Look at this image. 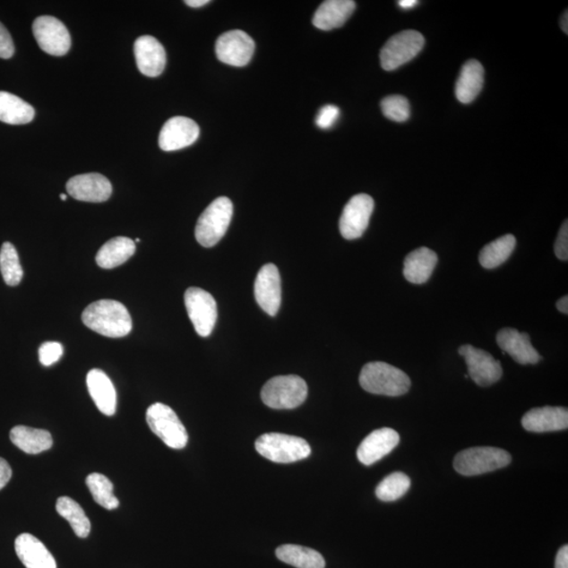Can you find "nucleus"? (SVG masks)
Segmentation results:
<instances>
[{"label":"nucleus","mask_w":568,"mask_h":568,"mask_svg":"<svg viewBox=\"0 0 568 568\" xmlns=\"http://www.w3.org/2000/svg\"><path fill=\"white\" fill-rule=\"evenodd\" d=\"M82 323L96 333L122 338L131 333L133 325L128 309L116 300H99L84 309Z\"/></svg>","instance_id":"nucleus-1"},{"label":"nucleus","mask_w":568,"mask_h":568,"mask_svg":"<svg viewBox=\"0 0 568 568\" xmlns=\"http://www.w3.org/2000/svg\"><path fill=\"white\" fill-rule=\"evenodd\" d=\"M361 388L374 395L398 397L409 391L410 379L406 373L385 362H370L362 367Z\"/></svg>","instance_id":"nucleus-2"},{"label":"nucleus","mask_w":568,"mask_h":568,"mask_svg":"<svg viewBox=\"0 0 568 568\" xmlns=\"http://www.w3.org/2000/svg\"><path fill=\"white\" fill-rule=\"evenodd\" d=\"M233 203L228 197L215 199L199 217L195 237L199 245L211 247L226 235L233 217Z\"/></svg>","instance_id":"nucleus-3"},{"label":"nucleus","mask_w":568,"mask_h":568,"mask_svg":"<svg viewBox=\"0 0 568 568\" xmlns=\"http://www.w3.org/2000/svg\"><path fill=\"white\" fill-rule=\"evenodd\" d=\"M259 455L276 463L304 460L311 455V446L305 439L280 433L264 434L256 440Z\"/></svg>","instance_id":"nucleus-4"},{"label":"nucleus","mask_w":568,"mask_h":568,"mask_svg":"<svg viewBox=\"0 0 568 568\" xmlns=\"http://www.w3.org/2000/svg\"><path fill=\"white\" fill-rule=\"evenodd\" d=\"M307 384L296 374L277 376L269 380L262 391L265 406L274 409H293L301 406L307 397Z\"/></svg>","instance_id":"nucleus-5"},{"label":"nucleus","mask_w":568,"mask_h":568,"mask_svg":"<svg viewBox=\"0 0 568 568\" xmlns=\"http://www.w3.org/2000/svg\"><path fill=\"white\" fill-rule=\"evenodd\" d=\"M512 456L504 450L492 446L471 447L459 452L454 468L463 476H478L507 467Z\"/></svg>","instance_id":"nucleus-6"},{"label":"nucleus","mask_w":568,"mask_h":568,"mask_svg":"<svg viewBox=\"0 0 568 568\" xmlns=\"http://www.w3.org/2000/svg\"><path fill=\"white\" fill-rule=\"evenodd\" d=\"M147 422L157 437L174 450L185 449L189 435L176 413L163 403H154L147 410Z\"/></svg>","instance_id":"nucleus-7"},{"label":"nucleus","mask_w":568,"mask_h":568,"mask_svg":"<svg viewBox=\"0 0 568 568\" xmlns=\"http://www.w3.org/2000/svg\"><path fill=\"white\" fill-rule=\"evenodd\" d=\"M425 38L415 30H407L392 36L380 52V62L385 71H392L410 62L425 47Z\"/></svg>","instance_id":"nucleus-8"},{"label":"nucleus","mask_w":568,"mask_h":568,"mask_svg":"<svg viewBox=\"0 0 568 568\" xmlns=\"http://www.w3.org/2000/svg\"><path fill=\"white\" fill-rule=\"evenodd\" d=\"M185 305L196 333L209 337L217 322V304L213 296L199 288H190L185 294Z\"/></svg>","instance_id":"nucleus-9"},{"label":"nucleus","mask_w":568,"mask_h":568,"mask_svg":"<svg viewBox=\"0 0 568 568\" xmlns=\"http://www.w3.org/2000/svg\"><path fill=\"white\" fill-rule=\"evenodd\" d=\"M33 34L40 49L53 56L70 51L71 35L62 22L53 16H40L33 22Z\"/></svg>","instance_id":"nucleus-10"},{"label":"nucleus","mask_w":568,"mask_h":568,"mask_svg":"<svg viewBox=\"0 0 568 568\" xmlns=\"http://www.w3.org/2000/svg\"><path fill=\"white\" fill-rule=\"evenodd\" d=\"M215 51L221 63L239 68L251 62L255 52V42L241 30H232L219 36Z\"/></svg>","instance_id":"nucleus-11"},{"label":"nucleus","mask_w":568,"mask_h":568,"mask_svg":"<svg viewBox=\"0 0 568 568\" xmlns=\"http://www.w3.org/2000/svg\"><path fill=\"white\" fill-rule=\"evenodd\" d=\"M467 362L469 376L479 386H489L498 383L503 377V370L500 361L486 350L473 346H462L458 350Z\"/></svg>","instance_id":"nucleus-12"},{"label":"nucleus","mask_w":568,"mask_h":568,"mask_svg":"<svg viewBox=\"0 0 568 568\" xmlns=\"http://www.w3.org/2000/svg\"><path fill=\"white\" fill-rule=\"evenodd\" d=\"M374 203L366 194H358L349 199L344 207L340 221V233L348 240L358 239L370 223Z\"/></svg>","instance_id":"nucleus-13"},{"label":"nucleus","mask_w":568,"mask_h":568,"mask_svg":"<svg viewBox=\"0 0 568 568\" xmlns=\"http://www.w3.org/2000/svg\"><path fill=\"white\" fill-rule=\"evenodd\" d=\"M257 304L270 316L277 315L281 306V278L273 263L263 265L258 271L254 286Z\"/></svg>","instance_id":"nucleus-14"},{"label":"nucleus","mask_w":568,"mask_h":568,"mask_svg":"<svg viewBox=\"0 0 568 568\" xmlns=\"http://www.w3.org/2000/svg\"><path fill=\"white\" fill-rule=\"evenodd\" d=\"M66 192L76 201L84 202H105L111 197L113 187L104 175L88 173L77 175L66 183Z\"/></svg>","instance_id":"nucleus-15"},{"label":"nucleus","mask_w":568,"mask_h":568,"mask_svg":"<svg viewBox=\"0 0 568 568\" xmlns=\"http://www.w3.org/2000/svg\"><path fill=\"white\" fill-rule=\"evenodd\" d=\"M199 134L201 130L194 120L184 116L173 117L162 126L159 147L166 152L185 149L196 142Z\"/></svg>","instance_id":"nucleus-16"},{"label":"nucleus","mask_w":568,"mask_h":568,"mask_svg":"<svg viewBox=\"0 0 568 568\" xmlns=\"http://www.w3.org/2000/svg\"><path fill=\"white\" fill-rule=\"evenodd\" d=\"M137 68L148 77L159 76L167 65L165 47L153 36H142L134 44Z\"/></svg>","instance_id":"nucleus-17"},{"label":"nucleus","mask_w":568,"mask_h":568,"mask_svg":"<svg viewBox=\"0 0 568 568\" xmlns=\"http://www.w3.org/2000/svg\"><path fill=\"white\" fill-rule=\"evenodd\" d=\"M399 441L400 437L392 428H379L362 441L357 451L358 460L365 465L376 463L389 455L399 444Z\"/></svg>","instance_id":"nucleus-18"},{"label":"nucleus","mask_w":568,"mask_h":568,"mask_svg":"<svg viewBox=\"0 0 568 568\" xmlns=\"http://www.w3.org/2000/svg\"><path fill=\"white\" fill-rule=\"evenodd\" d=\"M497 343L503 354L507 353L520 365H536L541 357L530 342L527 333L516 329L501 330L497 335Z\"/></svg>","instance_id":"nucleus-19"},{"label":"nucleus","mask_w":568,"mask_h":568,"mask_svg":"<svg viewBox=\"0 0 568 568\" xmlns=\"http://www.w3.org/2000/svg\"><path fill=\"white\" fill-rule=\"evenodd\" d=\"M521 422L525 430L531 433L564 431L568 426V410L558 407L537 408L529 410Z\"/></svg>","instance_id":"nucleus-20"},{"label":"nucleus","mask_w":568,"mask_h":568,"mask_svg":"<svg viewBox=\"0 0 568 568\" xmlns=\"http://www.w3.org/2000/svg\"><path fill=\"white\" fill-rule=\"evenodd\" d=\"M15 551L27 568H57L52 554L38 538L22 534L16 538Z\"/></svg>","instance_id":"nucleus-21"},{"label":"nucleus","mask_w":568,"mask_h":568,"mask_svg":"<svg viewBox=\"0 0 568 568\" xmlns=\"http://www.w3.org/2000/svg\"><path fill=\"white\" fill-rule=\"evenodd\" d=\"M87 385L95 406L102 414L113 416L116 413L117 395L111 379L106 373L94 368L87 376Z\"/></svg>","instance_id":"nucleus-22"},{"label":"nucleus","mask_w":568,"mask_h":568,"mask_svg":"<svg viewBox=\"0 0 568 568\" xmlns=\"http://www.w3.org/2000/svg\"><path fill=\"white\" fill-rule=\"evenodd\" d=\"M356 9L353 0H326L313 17V25L323 31L340 28Z\"/></svg>","instance_id":"nucleus-23"},{"label":"nucleus","mask_w":568,"mask_h":568,"mask_svg":"<svg viewBox=\"0 0 568 568\" xmlns=\"http://www.w3.org/2000/svg\"><path fill=\"white\" fill-rule=\"evenodd\" d=\"M437 263L436 253L427 249V247H419V249L409 253L404 260L403 275L410 283H426L430 280Z\"/></svg>","instance_id":"nucleus-24"},{"label":"nucleus","mask_w":568,"mask_h":568,"mask_svg":"<svg viewBox=\"0 0 568 568\" xmlns=\"http://www.w3.org/2000/svg\"><path fill=\"white\" fill-rule=\"evenodd\" d=\"M485 82V69L477 60L471 59L462 66L456 83V98L461 104H470L481 92Z\"/></svg>","instance_id":"nucleus-25"},{"label":"nucleus","mask_w":568,"mask_h":568,"mask_svg":"<svg viewBox=\"0 0 568 568\" xmlns=\"http://www.w3.org/2000/svg\"><path fill=\"white\" fill-rule=\"evenodd\" d=\"M10 439L18 449L30 455L49 451L53 445L52 435L49 432L25 426L12 428Z\"/></svg>","instance_id":"nucleus-26"},{"label":"nucleus","mask_w":568,"mask_h":568,"mask_svg":"<svg viewBox=\"0 0 568 568\" xmlns=\"http://www.w3.org/2000/svg\"><path fill=\"white\" fill-rule=\"evenodd\" d=\"M136 245L128 237H115L108 240L96 255V262L101 269L110 270L119 267L134 255Z\"/></svg>","instance_id":"nucleus-27"},{"label":"nucleus","mask_w":568,"mask_h":568,"mask_svg":"<svg viewBox=\"0 0 568 568\" xmlns=\"http://www.w3.org/2000/svg\"><path fill=\"white\" fill-rule=\"evenodd\" d=\"M35 117L34 108L18 96L0 90V122L27 125Z\"/></svg>","instance_id":"nucleus-28"},{"label":"nucleus","mask_w":568,"mask_h":568,"mask_svg":"<svg viewBox=\"0 0 568 568\" xmlns=\"http://www.w3.org/2000/svg\"><path fill=\"white\" fill-rule=\"evenodd\" d=\"M277 558L288 565L297 568H324L325 561L322 554L309 547L286 544L276 549Z\"/></svg>","instance_id":"nucleus-29"},{"label":"nucleus","mask_w":568,"mask_h":568,"mask_svg":"<svg viewBox=\"0 0 568 568\" xmlns=\"http://www.w3.org/2000/svg\"><path fill=\"white\" fill-rule=\"evenodd\" d=\"M516 237L512 234L503 236L486 245L480 252L479 262L483 268L493 270L503 264L516 247Z\"/></svg>","instance_id":"nucleus-30"},{"label":"nucleus","mask_w":568,"mask_h":568,"mask_svg":"<svg viewBox=\"0 0 568 568\" xmlns=\"http://www.w3.org/2000/svg\"><path fill=\"white\" fill-rule=\"evenodd\" d=\"M56 510L60 516L68 520L77 537L87 538L90 535V519L75 500L69 497H60L56 503Z\"/></svg>","instance_id":"nucleus-31"},{"label":"nucleus","mask_w":568,"mask_h":568,"mask_svg":"<svg viewBox=\"0 0 568 568\" xmlns=\"http://www.w3.org/2000/svg\"><path fill=\"white\" fill-rule=\"evenodd\" d=\"M87 486L96 503L108 511L116 510L119 500L113 494V483L105 475L93 473L87 477Z\"/></svg>","instance_id":"nucleus-32"},{"label":"nucleus","mask_w":568,"mask_h":568,"mask_svg":"<svg viewBox=\"0 0 568 568\" xmlns=\"http://www.w3.org/2000/svg\"><path fill=\"white\" fill-rule=\"evenodd\" d=\"M0 271L5 283L10 287H16L21 283L23 271L15 246L4 243L0 250Z\"/></svg>","instance_id":"nucleus-33"},{"label":"nucleus","mask_w":568,"mask_h":568,"mask_svg":"<svg viewBox=\"0 0 568 568\" xmlns=\"http://www.w3.org/2000/svg\"><path fill=\"white\" fill-rule=\"evenodd\" d=\"M410 487L409 477L406 474L396 471L379 483L376 488V495L383 503H392L400 499L406 495Z\"/></svg>","instance_id":"nucleus-34"},{"label":"nucleus","mask_w":568,"mask_h":568,"mask_svg":"<svg viewBox=\"0 0 568 568\" xmlns=\"http://www.w3.org/2000/svg\"><path fill=\"white\" fill-rule=\"evenodd\" d=\"M382 110L386 118L396 123H404L410 116L409 102L400 95L388 96L382 101Z\"/></svg>","instance_id":"nucleus-35"},{"label":"nucleus","mask_w":568,"mask_h":568,"mask_svg":"<svg viewBox=\"0 0 568 568\" xmlns=\"http://www.w3.org/2000/svg\"><path fill=\"white\" fill-rule=\"evenodd\" d=\"M39 355L42 366H51L62 358L64 347L59 342L47 341L41 344Z\"/></svg>","instance_id":"nucleus-36"},{"label":"nucleus","mask_w":568,"mask_h":568,"mask_svg":"<svg viewBox=\"0 0 568 568\" xmlns=\"http://www.w3.org/2000/svg\"><path fill=\"white\" fill-rule=\"evenodd\" d=\"M340 108L333 105L324 106L317 115L316 124L320 129H331L340 118Z\"/></svg>","instance_id":"nucleus-37"},{"label":"nucleus","mask_w":568,"mask_h":568,"mask_svg":"<svg viewBox=\"0 0 568 568\" xmlns=\"http://www.w3.org/2000/svg\"><path fill=\"white\" fill-rule=\"evenodd\" d=\"M555 254L562 262L568 259V225L567 220L562 225L555 244Z\"/></svg>","instance_id":"nucleus-38"},{"label":"nucleus","mask_w":568,"mask_h":568,"mask_svg":"<svg viewBox=\"0 0 568 568\" xmlns=\"http://www.w3.org/2000/svg\"><path fill=\"white\" fill-rule=\"evenodd\" d=\"M13 39L8 30L0 22V58L9 59L14 56Z\"/></svg>","instance_id":"nucleus-39"},{"label":"nucleus","mask_w":568,"mask_h":568,"mask_svg":"<svg viewBox=\"0 0 568 568\" xmlns=\"http://www.w3.org/2000/svg\"><path fill=\"white\" fill-rule=\"evenodd\" d=\"M12 478V469L4 459L0 458V491L8 485Z\"/></svg>","instance_id":"nucleus-40"},{"label":"nucleus","mask_w":568,"mask_h":568,"mask_svg":"<svg viewBox=\"0 0 568 568\" xmlns=\"http://www.w3.org/2000/svg\"><path fill=\"white\" fill-rule=\"evenodd\" d=\"M555 568H568V546H564L559 549L555 557Z\"/></svg>","instance_id":"nucleus-41"},{"label":"nucleus","mask_w":568,"mask_h":568,"mask_svg":"<svg viewBox=\"0 0 568 568\" xmlns=\"http://www.w3.org/2000/svg\"><path fill=\"white\" fill-rule=\"evenodd\" d=\"M210 0H185V4L192 8H201L203 5L208 4Z\"/></svg>","instance_id":"nucleus-42"},{"label":"nucleus","mask_w":568,"mask_h":568,"mask_svg":"<svg viewBox=\"0 0 568 568\" xmlns=\"http://www.w3.org/2000/svg\"><path fill=\"white\" fill-rule=\"evenodd\" d=\"M557 309L567 315L568 314V297L564 296L557 302Z\"/></svg>","instance_id":"nucleus-43"},{"label":"nucleus","mask_w":568,"mask_h":568,"mask_svg":"<svg viewBox=\"0 0 568 568\" xmlns=\"http://www.w3.org/2000/svg\"><path fill=\"white\" fill-rule=\"evenodd\" d=\"M398 4L400 5L402 9L409 10L418 4V2H416V0H400V2H398Z\"/></svg>","instance_id":"nucleus-44"},{"label":"nucleus","mask_w":568,"mask_h":568,"mask_svg":"<svg viewBox=\"0 0 568 568\" xmlns=\"http://www.w3.org/2000/svg\"><path fill=\"white\" fill-rule=\"evenodd\" d=\"M568 22V13H567V10H566L565 13L561 18L562 31H564L565 34H568V22Z\"/></svg>","instance_id":"nucleus-45"},{"label":"nucleus","mask_w":568,"mask_h":568,"mask_svg":"<svg viewBox=\"0 0 568 568\" xmlns=\"http://www.w3.org/2000/svg\"><path fill=\"white\" fill-rule=\"evenodd\" d=\"M60 199H62L63 202L66 201V195L65 194H60Z\"/></svg>","instance_id":"nucleus-46"},{"label":"nucleus","mask_w":568,"mask_h":568,"mask_svg":"<svg viewBox=\"0 0 568 568\" xmlns=\"http://www.w3.org/2000/svg\"><path fill=\"white\" fill-rule=\"evenodd\" d=\"M139 241H141V239H135L134 243H139Z\"/></svg>","instance_id":"nucleus-47"}]
</instances>
